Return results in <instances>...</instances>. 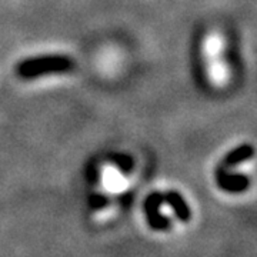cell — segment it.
<instances>
[{"mask_svg":"<svg viewBox=\"0 0 257 257\" xmlns=\"http://www.w3.org/2000/svg\"><path fill=\"white\" fill-rule=\"evenodd\" d=\"M72 67V62L62 56L42 57V59H30L19 66V73L23 77H36L47 73H59L66 72Z\"/></svg>","mask_w":257,"mask_h":257,"instance_id":"obj_1","label":"cell"},{"mask_svg":"<svg viewBox=\"0 0 257 257\" xmlns=\"http://www.w3.org/2000/svg\"><path fill=\"white\" fill-rule=\"evenodd\" d=\"M251 156H253V147L241 146L236 150H233V152H230L229 156L226 157V162H227V165L233 166L243 162V160H247L248 157Z\"/></svg>","mask_w":257,"mask_h":257,"instance_id":"obj_2","label":"cell"},{"mask_svg":"<svg viewBox=\"0 0 257 257\" xmlns=\"http://www.w3.org/2000/svg\"><path fill=\"white\" fill-rule=\"evenodd\" d=\"M220 183L226 189L240 190L247 184V179H244L243 176H223V179H220Z\"/></svg>","mask_w":257,"mask_h":257,"instance_id":"obj_3","label":"cell"},{"mask_svg":"<svg viewBox=\"0 0 257 257\" xmlns=\"http://www.w3.org/2000/svg\"><path fill=\"white\" fill-rule=\"evenodd\" d=\"M169 199V202L173 204V207L176 209V211L186 219V216H187V209H186V206H184L183 200L180 199V196L179 194H176V193H170V196L167 197Z\"/></svg>","mask_w":257,"mask_h":257,"instance_id":"obj_4","label":"cell"}]
</instances>
